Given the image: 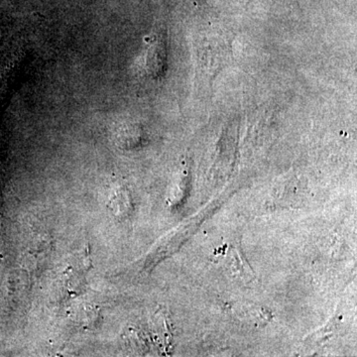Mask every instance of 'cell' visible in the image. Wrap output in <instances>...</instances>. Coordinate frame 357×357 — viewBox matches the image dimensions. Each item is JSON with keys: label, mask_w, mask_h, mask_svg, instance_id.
<instances>
[{"label": "cell", "mask_w": 357, "mask_h": 357, "mask_svg": "<svg viewBox=\"0 0 357 357\" xmlns=\"http://www.w3.org/2000/svg\"><path fill=\"white\" fill-rule=\"evenodd\" d=\"M66 289L70 295H81L86 290V280L83 273L77 270L68 269L66 271Z\"/></svg>", "instance_id": "cell-2"}, {"label": "cell", "mask_w": 357, "mask_h": 357, "mask_svg": "<svg viewBox=\"0 0 357 357\" xmlns=\"http://www.w3.org/2000/svg\"><path fill=\"white\" fill-rule=\"evenodd\" d=\"M166 61V49L161 40H157L148 51V69L153 74H159L163 69Z\"/></svg>", "instance_id": "cell-1"}]
</instances>
